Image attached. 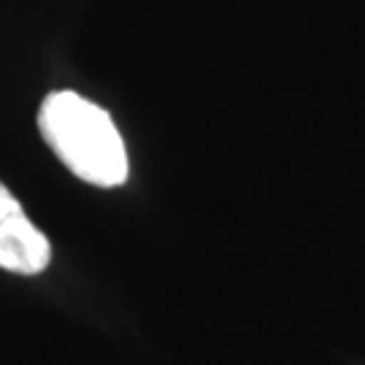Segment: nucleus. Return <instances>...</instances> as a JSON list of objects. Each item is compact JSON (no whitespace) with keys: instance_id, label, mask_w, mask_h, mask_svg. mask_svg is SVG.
I'll list each match as a JSON object with an SVG mask.
<instances>
[{"instance_id":"obj_2","label":"nucleus","mask_w":365,"mask_h":365,"mask_svg":"<svg viewBox=\"0 0 365 365\" xmlns=\"http://www.w3.org/2000/svg\"><path fill=\"white\" fill-rule=\"evenodd\" d=\"M52 262V244L30 222L22 203L0 182V268L36 276Z\"/></svg>"},{"instance_id":"obj_1","label":"nucleus","mask_w":365,"mask_h":365,"mask_svg":"<svg viewBox=\"0 0 365 365\" xmlns=\"http://www.w3.org/2000/svg\"><path fill=\"white\" fill-rule=\"evenodd\" d=\"M38 130L46 146L73 176L95 187H119L128 179V149L103 106L71 90L43 98Z\"/></svg>"}]
</instances>
